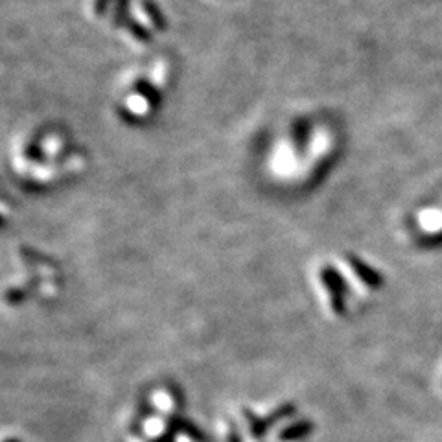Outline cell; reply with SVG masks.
<instances>
[{"label": "cell", "instance_id": "obj_1", "mask_svg": "<svg viewBox=\"0 0 442 442\" xmlns=\"http://www.w3.org/2000/svg\"><path fill=\"white\" fill-rule=\"evenodd\" d=\"M438 383H441V387H442V371H441V376H438Z\"/></svg>", "mask_w": 442, "mask_h": 442}]
</instances>
